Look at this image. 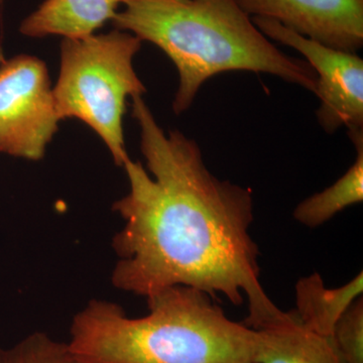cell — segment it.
I'll return each mask as SVG.
<instances>
[{
	"label": "cell",
	"mask_w": 363,
	"mask_h": 363,
	"mask_svg": "<svg viewBox=\"0 0 363 363\" xmlns=\"http://www.w3.org/2000/svg\"><path fill=\"white\" fill-rule=\"evenodd\" d=\"M131 101L150 175L142 162H124L130 191L113 204L124 225L113 238L112 284L145 298L173 286L235 306L247 297L245 324L255 330L279 319L285 312L260 283L252 190L217 178L194 140L164 133L143 96Z\"/></svg>",
	"instance_id": "1"
},
{
	"label": "cell",
	"mask_w": 363,
	"mask_h": 363,
	"mask_svg": "<svg viewBox=\"0 0 363 363\" xmlns=\"http://www.w3.org/2000/svg\"><path fill=\"white\" fill-rule=\"evenodd\" d=\"M212 298L168 286L147 296L140 318L91 300L73 318L69 348L85 363H255L259 332L229 319Z\"/></svg>",
	"instance_id": "2"
},
{
	"label": "cell",
	"mask_w": 363,
	"mask_h": 363,
	"mask_svg": "<svg viewBox=\"0 0 363 363\" xmlns=\"http://www.w3.org/2000/svg\"><path fill=\"white\" fill-rule=\"evenodd\" d=\"M116 30L152 43L179 74L173 111H188L206 81L226 72L266 73L316 92L317 75L305 60L272 44L234 0H123Z\"/></svg>",
	"instance_id": "3"
},
{
	"label": "cell",
	"mask_w": 363,
	"mask_h": 363,
	"mask_svg": "<svg viewBox=\"0 0 363 363\" xmlns=\"http://www.w3.org/2000/svg\"><path fill=\"white\" fill-rule=\"evenodd\" d=\"M142 44L133 33L119 30L64 39L59 77L52 88L60 119L87 124L121 167L130 159L123 133L128 98L147 91L133 67Z\"/></svg>",
	"instance_id": "4"
},
{
	"label": "cell",
	"mask_w": 363,
	"mask_h": 363,
	"mask_svg": "<svg viewBox=\"0 0 363 363\" xmlns=\"http://www.w3.org/2000/svg\"><path fill=\"white\" fill-rule=\"evenodd\" d=\"M44 61L18 55L0 61V152L40 161L59 128Z\"/></svg>",
	"instance_id": "5"
},
{
	"label": "cell",
	"mask_w": 363,
	"mask_h": 363,
	"mask_svg": "<svg viewBox=\"0 0 363 363\" xmlns=\"http://www.w3.org/2000/svg\"><path fill=\"white\" fill-rule=\"evenodd\" d=\"M269 40L302 55L317 75L318 123L326 133L345 126L348 133L363 130V60L357 52L342 51L308 39L277 21L252 18Z\"/></svg>",
	"instance_id": "6"
},
{
	"label": "cell",
	"mask_w": 363,
	"mask_h": 363,
	"mask_svg": "<svg viewBox=\"0 0 363 363\" xmlns=\"http://www.w3.org/2000/svg\"><path fill=\"white\" fill-rule=\"evenodd\" d=\"M250 18L277 21L308 39L350 52L363 47V0H234Z\"/></svg>",
	"instance_id": "7"
},
{
	"label": "cell",
	"mask_w": 363,
	"mask_h": 363,
	"mask_svg": "<svg viewBox=\"0 0 363 363\" xmlns=\"http://www.w3.org/2000/svg\"><path fill=\"white\" fill-rule=\"evenodd\" d=\"M123 0H45L21 23L23 35L80 39L111 21Z\"/></svg>",
	"instance_id": "8"
},
{
	"label": "cell",
	"mask_w": 363,
	"mask_h": 363,
	"mask_svg": "<svg viewBox=\"0 0 363 363\" xmlns=\"http://www.w3.org/2000/svg\"><path fill=\"white\" fill-rule=\"evenodd\" d=\"M257 332L255 363H340L330 339L310 330L294 312Z\"/></svg>",
	"instance_id": "9"
},
{
	"label": "cell",
	"mask_w": 363,
	"mask_h": 363,
	"mask_svg": "<svg viewBox=\"0 0 363 363\" xmlns=\"http://www.w3.org/2000/svg\"><path fill=\"white\" fill-rule=\"evenodd\" d=\"M362 293V272L346 285L334 289L327 288L320 274L314 272L296 284L294 313L310 330L330 338L338 320Z\"/></svg>",
	"instance_id": "10"
},
{
	"label": "cell",
	"mask_w": 363,
	"mask_h": 363,
	"mask_svg": "<svg viewBox=\"0 0 363 363\" xmlns=\"http://www.w3.org/2000/svg\"><path fill=\"white\" fill-rule=\"evenodd\" d=\"M357 149L352 166L335 183L298 203L294 219L309 228L323 225L346 208L363 201V130L348 133Z\"/></svg>",
	"instance_id": "11"
},
{
	"label": "cell",
	"mask_w": 363,
	"mask_h": 363,
	"mask_svg": "<svg viewBox=\"0 0 363 363\" xmlns=\"http://www.w3.org/2000/svg\"><path fill=\"white\" fill-rule=\"evenodd\" d=\"M68 343L35 332L9 348H0V363H75Z\"/></svg>",
	"instance_id": "12"
},
{
	"label": "cell",
	"mask_w": 363,
	"mask_h": 363,
	"mask_svg": "<svg viewBox=\"0 0 363 363\" xmlns=\"http://www.w3.org/2000/svg\"><path fill=\"white\" fill-rule=\"evenodd\" d=\"M329 339L340 363H363L362 296L338 320Z\"/></svg>",
	"instance_id": "13"
},
{
	"label": "cell",
	"mask_w": 363,
	"mask_h": 363,
	"mask_svg": "<svg viewBox=\"0 0 363 363\" xmlns=\"http://www.w3.org/2000/svg\"><path fill=\"white\" fill-rule=\"evenodd\" d=\"M75 363H85V362H81V360H79L78 358L76 357V362Z\"/></svg>",
	"instance_id": "14"
},
{
	"label": "cell",
	"mask_w": 363,
	"mask_h": 363,
	"mask_svg": "<svg viewBox=\"0 0 363 363\" xmlns=\"http://www.w3.org/2000/svg\"><path fill=\"white\" fill-rule=\"evenodd\" d=\"M0 1H1V0H0Z\"/></svg>",
	"instance_id": "15"
}]
</instances>
